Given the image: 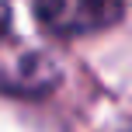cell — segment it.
Returning a JSON list of instances; mask_svg holds the SVG:
<instances>
[{
    "label": "cell",
    "mask_w": 132,
    "mask_h": 132,
    "mask_svg": "<svg viewBox=\"0 0 132 132\" xmlns=\"http://www.w3.org/2000/svg\"><path fill=\"white\" fill-rule=\"evenodd\" d=\"M35 18L52 35H90L122 18V0H35Z\"/></svg>",
    "instance_id": "1"
},
{
    "label": "cell",
    "mask_w": 132,
    "mask_h": 132,
    "mask_svg": "<svg viewBox=\"0 0 132 132\" xmlns=\"http://www.w3.org/2000/svg\"><path fill=\"white\" fill-rule=\"evenodd\" d=\"M56 80L59 73H52L45 56H28L18 63V80H4V87L11 94H45Z\"/></svg>",
    "instance_id": "2"
},
{
    "label": "cell",
    "mask_w": 132,
    "mask_h": 132,
    "mask_svg": "<svg viewBox=\"0 0 132 132\" xmlns=\"http://www.w3.org/2000/svg\"><path fill=\"white\" fill-rule=\"evenodd\" d=\"M7 21H11V11H7V4L0 0V35L7 31Z\"/></svg>",
    "instance_id": "3"
}]
</instances>
